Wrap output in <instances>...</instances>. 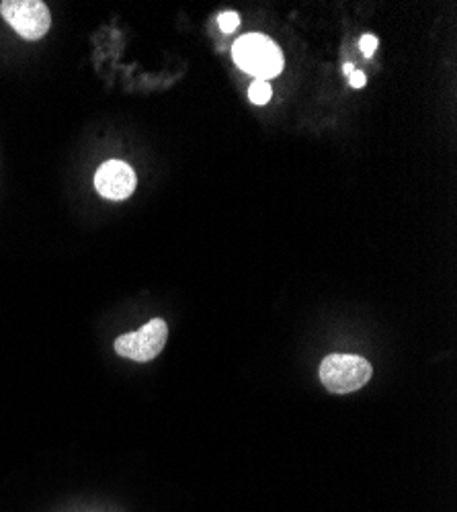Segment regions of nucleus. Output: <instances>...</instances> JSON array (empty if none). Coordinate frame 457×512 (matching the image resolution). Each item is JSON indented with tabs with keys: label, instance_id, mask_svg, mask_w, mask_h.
<instances>
[{
	"label": "nucleus",
	"instance_id": "obj_1",
	"mask_svg": "<svg viewBox=\"0 0 457 512\" xmlns=\"http://www.w3.org/2000/svg\"><path fill=\"white\" fill-rule=\"evenodd\" d=\"M232 58L240 70L265 82L275 78L285 64L283 54L275 46V41L261 33H248L236 39V44L232 46Z\"/></svg>",
	"mask_w": 457,
	"mask_h": 512
},
{
	"label": "nucleus",
	"instance_id": "obj_2",
	"mask_svg": "<svg viewBox=\"0 0 457 512\" xmlns=\"http://www.w3.org/2000/svg\"><path fill=\"white\" fill-rule=\"evenodd\" d=\"M373 369L359 355H328L320 363V381L330 394H351L369 383Z\"/></svg>",
	"mask_w": 457,
	"mask_h": 512
},
{
	"label": "nucleus",
	"instance_id": "obj_3",
	"mask_svg": "<svg viewBox=\"0 0 457 512\" xmlns=\"http://www.w3.org/2000/svg\"><path fill=\"white\" fill-rule=\"evenodd\" d=\"M166 338H169V326H166L162 318H154L140 330L119 336L115 340V351L126 359L148 363L160 355L166 345Z\"/></svg>",
	"mask_w": 457,
	"mask_h": 512
},
{
	"label": "nucleus",
	"instance_id": "obj_4",
	"mask_svg": "<svg viewBox=\"0 0 457 512\" xmlns=\"http://www.w3.org/2000/svg\"><path fill=\"white\" fill-rule=\"evenodd\" d=\"M0 13L7 23L27 41L41 39L52 25L48 7L41 0H5L0 5Z\"/></svg>",
	"mask_w": 457,
	"mask_h": 512
},
{
	"label": "nucleus",
	"instance_id": "obj_5",
	"mask_svg": "<svg viewBox=\"0 0 457 512\" xmlns=\"http://www.w3.org/2000/svg\"><path fill=\"white\" fill-rule=\"evenodd\" d=\"M138 179L134 168L123 160H107L95 175V189L101 197L111 201L128 199L136 191Z\"/></svg>",
	"mask_w": 457,
	"mask_h": 512
},
{
	"label": "nucleus",
	"instance_id": "obj_6",
	"mask_svg": "<svg viewBox=\"0 0 457 512\" xmlns=\"http://www.w3.org/2000/svg\"><path fill=\"white\" fill-rule=\"evenodd\" d=\"M273 97V89L271 84L265 80H255L248 89V99H251L255 105H267Z\"/></svg>",
	"mask_w": 457,
	"mask_h": 512
},
{
	"label": "nucleus",
	"instance_id": "obj_7",
	"mask_svg": "<svg viewBox=\"0 0 457 512\" xmlns=\"http://www.w3.org/2000/svg\"><path fill=\"white\" fill-rule=\"evenodd\" d=\"M218 23H220V29H222L224 33H232V31L238 29L240 17H238V13H234V11H226V13H222V15L218 17Z\"/></svg>",
	"mask_w": 457,
	"mask_h": 512
},
{
	"label": "nucleus",
	"instance_id": "obj_8",
	"mask_svg": "<svg viewBox=\"0 0 457 512\" xmlns=\"http://www.w3.org/2000/svg\"><path fill=\"white\" fill-rule=\"evenodd\" d=\"M359 48H361L365 58H371L373 54H376V50H378V39L373 37V35H363L361 41H359Z\"/></svg>",
	"mask_w": 457,
	"mask_h": 512
},
{
	"label": "nucleus",
	"instance_id": "obj_9",
	"mask_svg": "<svg viewBox=\"0 0 457 512\" xmlns=\"http://www.w3.org/2000/svg\"><path fill=\"white\" fill-rule=\"evenodd\" d=\"M349 78H351V87H353V89H363L365 82H367L365 74L359 72V70H353V74H351Z\"/></svg>",
	"mask_w": 457,
	"mask_h": 512
},
{
	"label": "nucleus",
	"instance_id": "obj_10",
	"mask_svg": "<svg viewBox=\"0 0 457 512\" xmlns=\"http://www.w3.org/2000/svg\"><path fill=\"white\" fill-rule=\"evenodd\" d=\"M353 70H355V66H353V64H345V66H343V72H345V74H349V76L353 74Z\"/></svg>",
	"mask_w": 457,
	"mask_h": 512
}]
</instances>
